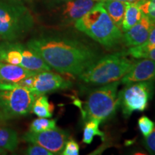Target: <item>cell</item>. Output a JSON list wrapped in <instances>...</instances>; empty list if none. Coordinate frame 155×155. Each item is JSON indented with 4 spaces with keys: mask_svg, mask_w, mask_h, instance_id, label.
Segmentation results:
<instances>
[{
    "mask_svg": "<svg viewBox=\"0 0 155 155\" xmlns=\"http://www.w3.org/2000/svg\"><path fill=\"white\" fill-rule=\"evenodd\" d=\"M27 46L51 68L64 75H81L100 58L93 46L75 38L41 35L30 39Z\"/></svg>",
    "mask_w": 155,
    "mask_h": 155,
    "instance_id": "cell-1",
    "label": "cell"
},
{
    "mask_svg": "<svg viewBox=\"0 0 155 155\" xmlns=\"http://www.w3.org/2000/svg\"><path fill=\"white\" fill-rule=\"evenodd\" d=\"M74 24L78 30L106 48L115 47L123 40L121 30L114 24L102 2L96 3Z\"/></svg>",
    "mask_w": 155,
    "mask_h": 155,
    "instance_id": "cell-2",
    "label": "cell"
},
{
    "mask_svg": "<svg viewBox=\"0 0 155 155\" xmlns=\"http://www.w3.org/2000/svg\"><path fill=\"white\" fill-rule=\"evenodd\" d=\"M35 19L25 4L0 0V39L16 42L32 30Z\"/></svg>",
    "mask_w": 155,
    "mask_h": 155,
    "instance_id": "cell-3",
    "label": "cell"
},
{
    "mask_svg": "<svg viewBox=\"0 0 155 155\" xmlns=\"http://www.w3.org/2000/svg\"><path fill=\"white\" fill-rule=\"evenodd\" d=\"M134 62L128 59L124 53L106 55L79 75L81 80L94 86H103L120 81Z\"/></svg>",
    "mask_w": 155,
    "mask_h": 155,
    "instance_id": "cell-4",
    "label": "cell"
},
{
    "mask_svg": "<svg viewBox=\"0 0 155 155\" xmlns=\"http://www.w3.org/2000/svg\"><path fill=\"white\" fill-rule=\"evenodd\" d=\"M120 81L92 91L88 95L83 109L81 110L82 117L85 121L96 119L101 123L111 119L119 107L117 90Z\"/></svg>",
    "mask_w": 155,
    "mask_h": 155,
    "instance_id": "cell-5",
    "label": "cell"
},
{
    "mask_svg": "<svg viewBox=\"0 0 155 155\" xmlns=\"http://www.w3.org/2000/svg\"><path fill=\"white\" fill-rule=\"evenodd\" d=\"M35 98L30 89L18 84L0 83V116L10 119L28 115Z\"/></svg>",
    "mask_w": 155,
    "mask_h": 155,
    "instance_id": "cell-6",
    "label": "cell"
},
{
    "mask_svg": "<svg viewBox=\"0 0 155 155\" xmlns=\"http://www.w3.org/2000/svg\"><path fill=\"white\" fill-rule=\"evenodd\" d=\"M155 81H141L126 84L117 94L118 104L126 119L133 112H142L147 108L154 91Z\"/></svg>",
    "mask_w": 155,
    "mask_h": 155,
    "instance_id": "cell-7",
    "label": "cell"
},
{
    "mask_svg": "<svg viewBox=\"0 0 155 155\" xmlns=\"http://www.w3.org/2000/svg\"><path fill=\"white\" fill-rule=\"evenodd\" d=\"M22 139L30 144L40 145L50 151L53 154H61L69 134L68 131L58 127L48 129L40 132L28 131L22 136Z\"/></svg>",
    "mask_w": 155,
    "mask_h": 155,
    "instance_id": "cell-8",
    "label": "cell"
},
{
    "mask_svg": "<svg viewBox=\"0 0 155 155\" xmlns=\"http://www.w3.org/2000/svg\"><path fill=\"white\" fill-rule=\"evenodd\" d=\"M72 85L71 81L64 78L58 73L46 71L37 73L34 75V82L30 91L37 98L48 93L66 90Z\"/></svg>",
    "mask_w": 155,
    "mask_h": 155,
    "instance_id": "cell-9",
    "label": "cell"
},
{
    "mask_svg": "<svg viewBox=\"0 0 155 155\" xmlns=\"http://www.w3.org/2000/svg\"><path fill=\"white\" fill-rule=\"evenodd\" d=\"M95 5L94 0H66L55 7L60 21L63 25H71L86 15Z\"/></svg>",
    "mask_w": 155,
    "mask_h": 155,
    "instance_id": "cell-10",
    "label": "cell"
},
{
    "mask_svg": "<svg viewBox=\"0 0 155 155\" xmlns=\"http://www.w3.org/2000/svg\"><path fill=\"white\" fill-rule=\"evenodd\" d=\"M150 81H155V61L144 58L134 63L129 72L120 80V83L126 85Z\"/></svg>",
    "mask_w": 155,
    "mask_h": 155,
    "instance_id": "cell-11",
    "label": "cell"
},
{
    "mask_svg": "<svg viewBox=\"0 0 155 155\" xmlns=\"http://www.w3.org/2000/svg\"><path fill=\"white\" fill-rule=\"evenodd\" d=\"M154 23L143 14L140 20L131 29L125 32L123 40L127 47H134L146 42Z\"/></svg>",
    "mask_w": 155,
    "mask_h": 155,
    "instance_id": "cell-12",
    "label": "cell"
},
{
    "mask_svg": "<svg viewBox=\"0 0 155 155\" xmlns=\"http://www.w3.org/2000/svg\"><path fill=\"white\" fill-rule=\"evenodd\" d=\"M36 73L20 65H12L0 61V83L16 84L25 78Z\"/></svg>",
    "mask_w": 155,
    "mask_h": 155,
    "instance_id": "cell-13",
    "label": "cell"
},
{
    "mask_svg": "<svg viewBox=\"0 0 155 155\" xmlns=\"http://www.w3.org/2000/svg\"><path fill=\"white\" fill-rule=\"evenodd\" d=\"M22 61L20 66L35 73L52 70L38 53L29 48L27 45H22Z\"/></svg>",
    "mask_w": 155,
    "mask_h": 155,
    "instance_id": "cell-14",
    "label": "cell"
},
{
    "mask_svg": "<svg viewBox=\"0 0 155 155\" xmlns=\"http://www.w3.org/2000/svg\"><path fill=\"white\" fill-rule=\"evenodd\" d=\"M143 13L137 3H125V12L121 25V31L127 32L140 20Z\"/></svg>",
    "mask_w": 155,
    "mask_h": 155,
    "instance_id": "cell-15",
    "label": "cell"
},
{
    "mask_svg": "<svg viewBox=\"0 0 155 155\" xmlns=\"http://www.w3.org/2000/svg\"><path fill=\"white\" fill-rule=\"evenodd\" d=\"M125 3L113 0H105L102 2L112 21L121 30L125 12Z\"/></svg>",
    "mask_w": 155,
    "mask_h": 155,
    "instance_id": "cell-16",
    "label": "cell"
},
{
    "mask_svg": "<svg viewBox=\"0 0 155 155\" xmlns=\"http://www.w3.org/2000/svg\"><path fill=\"white\" fill-rule=\"evenodd\" d=\"M18 145L17 131L9 127H0V147L9 152H14Z\"/></svg>",
    "mask_w": 155,
    "mask_h": 155,
    "instance_id": "cell-17",
    "label": "cell"
},
{
    "mask_svg": "<svg viewBox=\"0 0 155 155\" xmlns=\"http://www.w3.org/2000/svg\"><path fill=\"white\" fill-rule=\"evenodd\" d=\"M54 106L48 101V98L45 95L38 96L32 104V111L38 117L51 118L53 116Z\"/></svg>",
    "mask_w": 155,
    "mask_h": 155,
    "instance_id": "cell-18",
    "label": "cell"
},
{
    "mask_svg": "<svg viewBox=\"0 0 155 155\" xmlns=\"http://www.w3.org/2000/svg\"><path fill=\"white\" fill-rule=\"evenodd\" d=\"M154 48H155V25L150 31L146 42L139 45L130 47L124 53L127 55H131L135 58H141L143 54Z\"/></svg>",
    "mask_w": 155,
    "mask_h": 155,
    "instance_id": "cell-19",
    "label": "cell"
},
{
    "mask_svg": "<svg viewBox=\"0 0 155 155\" xmlns=\"http://www.w3.org/2000/svg\"><path fill=\"white\" fill-rule=\"evenodd\" d=\"M101 122L98 120L92 119L86 121L83 130V143L86 144H91L95 136L100 137L103 141L105 138V134L104 132L99 130V124Z\"/></svg>",
    "mask_w": 155,
    "mask_h": 155,
    "instance_id": "cell-20",
    "label": "cell"
},
{
    "mask_svg": "<svg viewBox=\"0 0 155 155\" xmlns=\"http://www.w3.org/2000/svg\"><path fill=\"white\" fill-rule=\"evenodd\" d=\"M57 119H49L48 118L39 117L35 119L30 124L29 131L32 132H40L48 129H53L56 127Z\"/></svg>",
    "mask_w": 155,
    "mask_h": 155,
    "instance_id": "cell-21",
    "label": "cell"
},
{
    "mask_svg": "<svg viewBox=\"0 0 155 155\" xmlns=\"http://www.w3.org/2000/svg\"><path fill=\"white\" fill-rule=\"evenodd\" d=\"M139 9L144 15L155 24V5L150 0H140L137 2Z\"/></svg>",
    "mask_w": 155,
    "mask_h": 155,
    "instance_id": "cell-22",
    "label": "cell"
},
{
    "mask_svg": "<svg viewBox=\"0 0 155 155\" xmlns=\"http://www.w3.org/2000/svg\"><path fill=\"white\" fill-rule=\"evenodd\" d=\"M155 124L147 116H142L138 120V127L143 137H147L152 132Z\"/></svg>",
    "mask_w": 155,
    "mask_h": 155,
    "instance_id": "cell-23",
    "label": "cell"
},
{
    "mask_svg": "<svg viewBox=\"0 0 155 155\" xmlns=\"http://www.w3.org/2000/svg\"><path fill=\"white\" fill-rule=\"evenodd\" d=\"M79 152H80V147L76 141L73 138L68 139L65 144L63 152L61 154L63 155H78Z\"/></svg>",
    "mask_w": 155,
    "mask_h": 155,
    "instance_id": "cell-24",
    "label": "cell"
},
{
    "mask_svg": "<svg viewBox=\"0 0 155 155\" xmlns=\"http://www.w3.org/2000/svg\"><path fill=\"white\" fill-rule=\"evenodd\" d=\"M25 154L28 155H53L52 152L40 145L31 144L24 152Z\"/></svg>",
    "mask_w": 155,
    "mask_h": 155,
    "instance_id": "cell-25",
    "label": "cell"
},
{
    "mask_svg": "<svg viewBox=\"0 0 155 155\" xmlns=\"http://www.w3.org/2000/svg\"><path fill=\"white\" fill-rule=\"evenodd\" d=\"M143 144L150 154L155 155V126L152 132L143 139Z\"/></svg>",
    "mask_w": 155,
    "mask_h": 155,
    "instance_id": "cell-26",
    "label": "cell"
},
{
    "mask_svg": "<svg viewBox=\"0 0 155 155\" xmlns=\"http://www.w3.org/2000/svg\"><path fill=\"white\" fill-rule=\"evenodd\" d=\"M141 58H148V59L155 61V48L149 50L147 53L143 54V55H141Z\"/></svg>",
    "mask_w": 155,
    "mask_h": 155,
    "instance_id": "cell-27",
    "label": "cell"
},
{
    "mask_svg": "<svg viewBox=\"0 0 155 155\" xmlns=\"http://www.w3.org/2000/svg\"><path fill=\"white\" fill-rule=\"evenodd\" d=\"M46 1L51 6L55 7V6L59 5V4L63 2L66 1V0H46Z\"/></svg>",
    "mask_w": 155,
    "mask_h": 155,
    "instance_id": "cell-28",
    "label": "cell"
},
{
    "mask_svg": "<svg viewBox=\"0 0 155 155\" xmlns=\"http://www.w3.org/2000/svg\"><path fill=\"white\" fill-rule=\"evenodd\" d=\"M5 1L11 2H16V3L25 4V2H30V1H32V0H5Z\"/></svg>",
    "mask_w": 155,
    "mask_h": 155,
    "instance_id": "cell-29",
    "label": "cell"
},
{
    "mask_svg": "<svg viewBox=\"0 0 155 155\" xmlns=\"http://www.w3.org/2000/svg\"><path fill=\"white\" fill-rule=\"evenodd\" d=\"M7 151L5 150V149H2L0 147V155H5L7 154Z\"/></svg>",
    "mask_w": 155,
    "mask_h": 155,
    "instance_id": "cell-30",
    "label": "cell"
},
{
    "mask_svg": "<svg viewBox=\"0 0 155 155\" xmlns=\"http://www.w3.org/2000/svg\"><path fill=\"white\" fill-rule=\"evenodd\" d=\"M140 1V0H127V2L130 3H137L138 2Z\"/></svg>",
    "mask_w": 155,
    "mask_h": 155,
    "instance_id": "cell-31",
    "label": "cell"
},
{
    "mask_svg": "<svg viewBox=\"0 0 155 155\" xmlns=\"http://www.w3.org/2000/svg\"><path fill=\"white\" fill-rule=\"evenodd\" d=\"M94 2H104L105 0H94Z\"/></svg>",
    "mask_w": 155,
    "mask_h": 155,
    "instance_id": "cell-32",
    "label": "cell"
},
{
    "mask_svg": "<svg viewBox=\"0 0 155 155\" xmlns=\"http://www.w3.org/2000/svg\"><path fill=\"white\" fill-rule=\"evenodd\" d=\"M113 1H119L122 2H127V0H113Z\"/></svg>",
    "mask_w": 155,
    "mask_h": 155,
    "instance_id": "cell-33",
    "label": "cell"
},
{
    "mask_svg": "<svg viewBox=\"0 0 155 155\" xmlns=\"http://www.w3.org/2000/svg\"><path fill=\"white\" fill-rule=\"evenodd\" d=\"M150 2H152V3H154V5H155V0H150Z\"/></svg>",
    "mask_w": 155,
    "mask_h": 155,
    "instance_id": "cell-34",
    "label": "cell"
},
{
    "mask_svg": "<svg viewBox=\"0 0 155 155\" xmlns=\"http://www.w3.org/2000/svg\"><path fill=\"white\" fill-rule=\"evenodd\" d=\"M2 119H2V116H0V121H1L2 120Z\"/></svg>",
    "mask_w": 155,
    "mask_h": 155,
    "instance_id": "cell-35",
    "label": "cell"
}]
</instances>
